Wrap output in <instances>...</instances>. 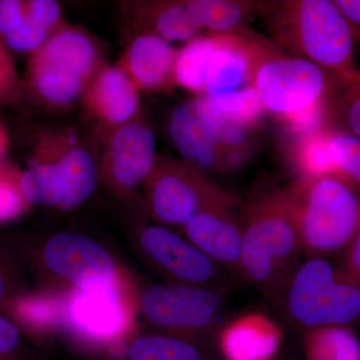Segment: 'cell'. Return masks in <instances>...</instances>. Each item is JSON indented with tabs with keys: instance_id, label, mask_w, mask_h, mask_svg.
I'll use <instances>...</instances> for the list:
<instances>
[{
	"instance_id": "9c48e42d",
	"label": "cell",
	"mask_w": 360,
	"mask_h": 360,
	"mask_svg": "<svg viewBox=\"0 0 360 360\" xmlns=\"http://www.w3.org/2000/svg\"><path fill=\"white\" fill-rule=\"evenodd\" d=\"M52 277L75 290L94 286H127L110 251L96 239L75 232H58L42 243L33 257Z\"/></svg>"
},
{
	"instance_id": "7c38bea8",
	"label": "cell",
	"mask_w": 360,
	"mask_h": 360,
	"mask_svg": "<svg viewBox=\"0 0 360 360\" xmlns=\"http://www.w3.org/2000/svg\"><path fill=\"white\" fill-rule=\"evenodd\" d=\"M281 52L276 42L248 28L215 33L203 96L213 98L252 87L259 66Z\"/></svg>"
},
{
	"instance_id": "f1b7e54d",
	"label": "cell",
	"mask_w": 360,
	"mask_h": 360,
	"mask_svg": "<svg viewBox=\"0 0 360 360\" xmlns=\"http://www.w3.org/2000/svg\"><path fill=\"white\" fill-rule=\"evenodd\" d=\"M22 169L13 160H0V224L20 219L32 206L21 193Z\"/></svg>"
},
{
	"instance_id": "e575fe53",
	"label": "cell",
	"mask_w": 360,
	"mask_h": 360,
	"mask_svg": "<svg viewBox=\"0 0 360 360\" xmlns=\"http://www.w3.org/2000/svg\"><path fill=\"white\" fill-rule=\"evenodd\" d=\"M26 0H0V37L6 39L22 25Z\"/></svg>"
},
{
	"instance_id": "5bb4252c",
	"label": "cell",
	"mask_w": 360,
	"mask_h": 360,
	"mask_svg": "<svg viewBox=\"0 0 360 360\" xmlns=\"http://www.w3.org/2000/svg\"><path fill=\"white\" fill-rule=\"evenodd\" d=\"M127 286L103 285L75 290L68 305L71 324L96 340L117 338L127 328Z\"/></svg>"
},
{
	"instance_id": "cb8c5ba5",
	"label": "cell",
	"mask_w": 360,
	"mask_h": 360,
	"mask_svg": "<svg viewBox=\"0 0 360 360\" xmlns=\"http://www.w3.org/2000/svg\"><path fill=\"white\" fill-rule=\"evenodd\" d=\"M307 360H360V341L352 326H329L302 331Z\"/></svg>"
},
{
	"instance_id": "74e56055",
	"label": "cell",
	"mask_w": 360,
	"mask_h": 360,
	"mask_svg": "<svg viewBox=\"0 0 360 360\" xmlns=\"http://www.w3.org/2000/svg\"><path fill=\"white\" fill-rule=\"evenodd\" d=\"M9 146H11V136L6 127L0 122V160L6 158Z\"/></svg>"
},
{
	"instance_id": "30bf717a",
	"label": "cell",
	"mask_w": 360,
	"mask_h": 360,
	"mask_svg": "<svg viewBox=\"0 0 360 360\" xmlns=\"http://www.w3.org/2000/svg\"><path fill=\"white\" fill-rule=\"evenodd\" d=\"M99 179L120 198H129L142 188L158 160L155 132L143 118L106 129Z\"/></svg>"
},
{
	"instance_id": "7402d4cb",
	"label": "cell",
	"mask_w": 360,
	"mask_h": 360,
	"mask_svg": "<svg viewBox=\"0 0 360 360\" xmlns=\"http://www.w3.org/2000/svg\"><path fill=\"white\" fill-rule=\"evenodd\" d=\"M60 4L54 0H26L22 25L4 39L11 52L32 54L65 25Z\"/></svg>"
},
{
	"instance_id": "5b68a950",
	"label": "cell",
	"mask_w": 360,
	"mask_h": 360,
	"mask_svg": "<svg viewBox=\"0 0 360 360\" xmlns=\"http://www.w3.org/2000/svg\"><path fill=\"white\" fill-rule=\"evenodd\" d=\"M276 300L284 317L302 331L352 326L360 319V286L326 258L302 262Z\"/></svg>"
},
{
	"instance_id": "8992f818",
	"label": "cell",
	"mask_w": 360,
	"mask_h": 360,
	"mask_svg": "<svg viewBox=\"0 0 360 360\" xmlns=\"http://www.w3.org/2000/svg\"><path fill=\"white\" fill-rule=\"evenodd\" d=\"M150 217L169 226L186 225L198 213L238 206L236 198L210 176L179 158L158 155L143 186Z\"/></svg>"
},
{
	"instance_id": "9a60e30c",
	"label": "cell",
	"mask_w": 360,
	"mask_h": 360,
	"mask_svg": "<svg viewBox=\"0 0 360 360\" xmlns=\"http://www.w3.org/2000/svg\"><path fill=\"white\" fill-rule=\"evenodd\" d=\"M184 236L232 277L243 278V226L236 206L198 213L181 227Z\"/></svg>"
},
{
	"instance_id": "ba28073f",
	"label": "cell",
	"mask_w": 360,
	"mask_h": 360,
	"mask_svg": "<svg viewBox=\"0 0 360 360\" xmlns=\"http://www.w3.org/2000/svg\"><path fill=\"white\" fill-rule=\"evenodd\" d=\"M338 73L281 52L264 61L253 86L264 110L281 120L326 103Z\"/></svg>"
},
{
	"instance_id": "e0dca14e",
	"label": "cell",
	"mask_w": 360,
	"mask_h": 360,
	"mask_svg": "<svg viewBox=\"0 0 360 360\" xmlns=\"http://www.w3.org/2000/svg\"><path fill=\"white\" fill-rule=\"evenodd\" d=\"M177 51L172 44L150 33L132 35L116 65L139 92L174 89Z\"/></svg>"
},
{
	"instance_id": "8fae6325",
	"label": "cell",
	"mask_w": 360,
	"mask_h": 360,
	"mask_svg": "<svg viewBox=\"0 0 360 360\" xmlns=\"http://www.w3.org/2000/svg\"><path fill=\"white\" fill-rule=\"evenodd\" d=\"M146 257L172 283L231 290V276L200 248L167 227L148 225L139 233Z\"/></svg>"
},
{
	"instance_id": "ac0fdd59",
	"label": "cell",
	"mask_w": 360,
	"mask_h": 360,
	"mask_svg": "<svg viewBox=\"0 0 360 360\" xmlns=\"http://www.w3.org/2000/svg\"><path fill=\"white\" fill-rule=\"evenodd\" d=\"M214 340L222 360H274L283 331L269 315L250 312L222 324Z\"/></svg>"
},
{
	"instance_id": "3957f363",
	"label": "cell",
	"mask_w": 360,
	"mask_h": 360,
	"mask_svg": "<svg viewBox=\"0 0 360 360\" xmlns=\"http://www.w3.org/2000/svg\"><path fill=\"white\" fill-rule=\"evenodd\" d=\"M303 253L345 255L360 222V193L338 172L298 176L284 188Z\"/></svg>"
},
{
	"instance_id": "d4e9b609",
	"label": "cell",
	"mask_w": 360,
	"mask_h": 360,
	"mask_svg": "<svg viewBox=\"0 0 360 360\" xmlns=\"http://www.w3.org/2000/svg\"><path fill=\"white\" fill-rule=\"evenodd\" d=\"M189 6L202 30L229 33L246 28L251 16L258 13L260 1L250 0H188Z\"/></svg>"
},
{
	"instance_id": "4dcf8cb0",
	"label": "cell",
	"mask_w": 360,
	"mask_h": 360,
	"mask_svg": "<svg viewBox=\"0 0 360 360\" xmlns=\"http://www.w3.org/2000/svg\"><path fill=\"white\" fill-rule=\"evenodd\" d=\"M210 99L225 116L250 129H257L266 112L255 86Z\"/></svg>"
},
{
	"instance_id": "f546056e",
	"label": "cell",
	"mask_w": 360,
	"mask_h": 360,
	"mask_svg": "<svg viewBox=\"0 0 360 360\" xmlns=\"http://www.w3.org/2000/svg\"><path fill=\"white\" fill-rule=\"evenodd\" d=\"M328 146L335 172L360 193V137L329 131Z\"/></svg>"
},
{
	"instance_id": "8d00e7d4",
	"label": "cell",
	"mask_w": 360,
	"mask_h": 360,
	"mask_svg": "<svg viewBox=\"0 0 360 360\" xmlns=\"http://www.w3.org/2000/svg\"><path fill=\"white\" fill-rule=\"evenodd\" d=\"M354 39L360 40V0H335Z\"/></svg>"
},
{
	"instance_id": "4fadbf2b",
	"label": "cell",
	"mask_w": 360,
	"mask_h": 360,
	"mask_svg": "<svg viewBox=\"0 0 360 360\" xmlns=\"http://www.w3.org/2000/svg\"><path fill=\"white\" fill-rule=\"evenodd\" d=\"M32 153L49 158L56 165L61 210L84 205L91 198L98 184V167L94 156L71 131L39 134L33 143Z\"/></svg>"
},
{
	"instance_id": "ffe728a7",
	"label": "cell",
	"mask_w": 360,
	"mask_h": 360,
	"mask_svg": "<svg viewBox=\"0 0 360 360\" xmlns=\"http://www.w3.org/2000/svg\"><path fill=\"white\" fill-rule=\"evenodd\" d=\"M134 35L150 33L170 44L186 42L202 33L188 0H153L124 4Z\"/></svg>"
},
{
	"instance_id": "2e32d148",
	"label": "cell",
	"mask_w": 360,
	"mask_h": 360,
	"mask_svg": "<svg viewBox=\"0 0 360 360\" xmlns=\"http://www.w3.org/2000/svg\"><path fill=\"white\" fill-rule=\"evenodd\" d=\"M141 92L117 65L108 63L80 99L87 116L105 129L141 120Z\"/></svg>"
},
{
	"instance_id": "6da1fadb",
	"label": "cell",
	"mask_w": 360,
	"mask_h": 360,
	"mask_svg": "<svg viewBox=\"0 0 360 360\" xmlns=\"http://www.w3.org/2000/svg\"><path fill=\"white\" fill-rule=\"evenodd\" d=\"M243 278L276 300L302 264V243L284 188L262 172L243 203Z\"/></svg>"
},
{
	"instance_id": "44dd1931",
	"label": "cell",
	"mask_w": 360,
	"mask_h": 360,
	"mask_svg": "<svg viewBox=\"0 0 360 360\" xmlns=\"http://www.w3.org/2000/svg\"><path fill=\"white\" fill-rule=\"evenodd\" d=\"M198 103L217 141L221 174L238 172L253 155L257 129L227 117L207 97H198Z\"/></svg>"
},
{
	"instance_id": "484cf974",
	"label": "cell",
	"mask_w": 360,
	"mask_h": 360,
	"mask_svg": "<svg viewBox=\"0 0 360 360\" xmlns=\"http://www.w3.org/2000/svg\"><path fill=\"white\" fill-rule=\"evenodd\" d=\"M127 360H215L205 347L167 333L137 336L127 348Z\"/></svg>"
},
{
	"instance_id": "277c9868",
	"label": "cell",
	"mask_w": 360,
	"mask_h": 360,
	"mask_svg": "<svg viewBox=\"0 0 360 360\" xmlns=\"http://www.w3.org/2000/svg\"><path fill=\"white\" fill-rule=\"evenodd\" d=\"M108 63L94 35L66 22L30 54L25 87L49 108H68L82 99Z\"/></svg>"
},
{
	"instance_id": "7a4b0ae2",
	"label": "cell",
	"mask_w": 360,
	"mask_h": 360,
	"mask_svg": "<svg viewBox=\"0 0 360 360\" xmlns=\"http://www.w3.org/2000/svg\"><path fill=\"white\" fill-rule=\"evenodd\" d=\"M258 14L291 56L340 75L357 70L354 37L335 0L260 1Z\"/></svg>"
},
{
	"instance_id": "836d02e7",
	"label": "cell",
	"mask_w": 360,
	"mask_h": 360,
	"mask_svg": "<svg viewBox=\"0 0 360 360\" xmlns=\"http://www.w3.org/2000/svg\"><path fill=\"white\" fill-rule=\"evenodd\" d=\"M21 296L18 270L11 255L0 245V314L9 312Z\"/></svg>"
},
{
	"instance_id": "1f68e13d",
	"label": "cell",
	"mask_w": 360,
	"mask_h": 360,
	"mask_svg": "<svg viewBox=\"0 0 360 360\" xmlns=\"http://www.w3.org/2000/svg\"><path fill=\"white\" fill-rule=\"evenodd\" d=\"M25 90L13 53L0 37V106L11 105L20 101Z\"/></svg>"
},
{
	"instance_id": "d6986e66",
	"label": "cell",
	"mask_w": 360,
	"mask_h": 360,
	"mask_svg": "<svg viewBox=\"0 0 360 360\" xmlns=\"http://www.w3.org/2000/svg\"><path fill=\"white\" fill-rule=\"evenodd\" d=\"M167 134L182 160L207 176L221 174L217 141L198 98L179 104L172 111Z\"/></svg>"
},
{
	"instance_id": "83f0119b",
	"label": "cell",
	"mask_w": 360,
	"mask_h": 360,
	"mask_svg": "<svg viewBox=\"0 0 360 360\" xmlns=\"http://www.w3.org/2000/svg\"><path fill=\"white\" fill-rule=\"evenodd\" d=\"M328 134L329 130H322L293 142L292 160L297 177L335 172L328 153Z\"/></svg>"
},
{
	"instance_id": "4316f807",
	"label": "cell",
	"mask_w": 360,
	"mask_h": 360,
	"mask_svg": "<svg viewBox=\"0 0 360 360\" xmlns=\"http://www.w3.org/2000/svg\"><path fill=\"white\" fill-rule=\"evenodd\" d=\"M215 33H201L184 42L177 51L174 65L176 86L205 96L208 60L214 49Z\"/></svg>"
},
{
	"instance_id": "52a82bcc",
	"label": "cell",
	"mask_w": 360,
	"mask_h": 360,
	"mask_svg": "<svg viewBox=\"0 0 360 360\" xmlns=\"http://www.w3.org/2000/svg\"><path fill=\"white\" fill-rule=\"evenodd\" d=\"M229 291L167 283L149 286L139 297L144 317L163 333L203 345L214 338Z\"/></svg>"
},
{
	"instance_id": "603a6c76",
	"label": "cell",
	"mask_w": 360,
	"mask_h": 360,
	"mask_svg": "<svg viewBox=\"0 0 360 360\" xmlns=\"http://www.w3.org/2000/svg\"><path fill=\"white\" fill-rule=\"evenodd\" d=\"M326 129L360 137V70L338 73L326 99Z\"/></svg>"
},
{
	"instance_id": "d590c367",
	"label": "cell",
	"mask_w": 360,
	"mask_h": 360,
	"mask_svg": "<svg viewBox=\"0 0 360 360\" xmlns=\"http://www.w3.org/2000/svg\"><path fill=\"white\" fill-rule=\"evenodd\" d=\"M348 281L360 285V222L352 243L343 255V262L338 267Z\"/></svg>"
},
{
	"instance_id": "d6a6232c",
	"label": "cell",
	"mask_w": 360,
	"mask_h": 360,
	"mask_svg": "<svg viewBox=\"0 0 360 360\" xmlns=\"http://www.w3.org/2000/svg\"><path fill=\"white\" fill-rule=\"evenodd\" d=\"M0 360H32L22 330L7 315L0 314Z\"/></svg>"
}]
</instances>
